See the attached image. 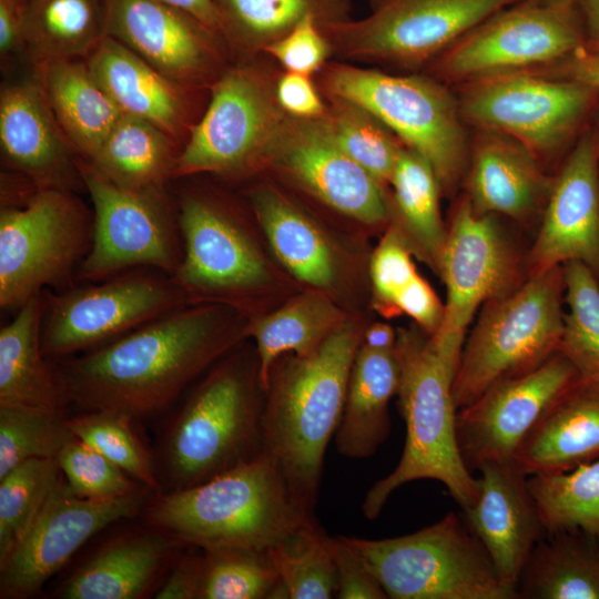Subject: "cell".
I'll return each mask as SVG.
<instances>
[{
	"label": "cell",
	"instance_id": "1",
	"mask_svg": "<svg viewBox=\"0 0 599 599\" xmlns=\"http://www.w3.org/2000/svg\"><path fill=\"white\" fill-rule=\"evenodd\" d=\"M213 306H180L57 369L68 403L114 410L135 422L164 412L236 339Z\"/></svg>",
	"mask_w": 599,
	"mask_h": 599
},
{
	"label": "cell",
	"instance_id": "2",
	"mask_svg": "<svg viewBox=\"0 0 599 599\" xmlns=\"http://www.w3.org/2000/svg\"><path fill=\"white\" fill-rule=\"evenodd\" d=\"M358 335L341 325L311 354L270 373L263 415V454L297 505L314 515L324 457L346 399Z\"/></svg>",
	"mask_w": 599,
	"mask_h": 599
},
{
	"label": "cell",
	"instance_id": "3",
	"mask_svg": "<svg viewBox=\"0 0 599 599\" xmlns=\"http://www.w3.org/2000/svg\"><path fill=\"white\" fill-rule=\"evenodd\" d=\"M258 361L216 366L163 427L153 453L161 493L190 488L263 454Z\"/></svg>",
	"mask_w": 599,
	"mask_h": 599
},
{
	"label": "cell",
	"instance_id": "4",
	"mask_svg": "<svg viewBox=\"0 0 599 599\" xmlns=\"http://www.w3.org/2000/svg\"><path fill=\"white\" fill-rule=\"evenodd\" d=\"M395 354L400 368L397 396L406 425L405 445L394 470L367 491L362 511L368 519L377 518L396 489L419 479L441 483L466 509L478 498L479 478L471 475L458 448V408L453 395L457 367L438 352L429 335L417 331H399Z\"/></svg>",
	"mask_w": 599,
	"mask_h": 599
},
{
	"label": "cell",
	"instance_id": "5",
	"mask_svg": "<svg viewBox=\"0 0 599 599\" xmlns=\"http://www.w3.org/2000/svg\"><path fill=\"white\" fill-rule=\"evenodd\" d=\"M144 510L154 529L201 550H268L314 518L293 499L264 454L196 486L156 494Z\"/></svg>",
	"mask_w": 599,
	"mask_h": 599
},
{
	"label": "cell",
	"instance_id": "6",
	"mask_svg": "<svg viewBox=\"0 0 599 599\" xmlns=\"http://www.w3.org/2000/svg\"><path fill=\"white\" fill-rule=\"evenodd\" d=\"M323 94L353 101L380 120L434 170L441 191L464 180L470 149L467 125L448 84L430 74H390L347 63H326Z\"/></svg>",
	"mask_w": 599,
	"mask_h": 599
},
{
	"label": "cell",
	"instance_id": "7",
	"mask_svg": "<svg viewBox=\"0 0 599 599\" xmlns=\"http://www.w3.org/2000/svg\"><path fill=\"white\" fill-rule=\"evenodd\" d=\"M564 267L527 276L487 302L466 336L453 383L458 409L495 383L527 373L559 349L564 328Z\"/></svg>",
	"mask_w": 599,
	"mask_h": 599
},
{
	"label": "cell",
	"instance_id": "8",
	"mask_svg": "<svg viewBox=\"0 0 599 599\" xmlns=\"http://www.w3.org/2000/svg\"><path fill=\"white\" fill-rule=\"evenodd\" d=\"M392 599H519L500 579L463 516L447 514L413 534L347 537Z\"/></svg>",
	"mask_w": 599,
	"mask_h": 599
},
{
	"label": "cell",
	"instance_id": "9",
	"mask_svg": "<svg viewBox=\"0 0 599 599\" xmlns=\"http://www.w3.org/2000/svg\"><path fill=\"white\" fill-rule=\"evenodd\" d=\"M467 126L506 134L539 160L569 151L599 112V91L531 70L456 85Z\"/></svg>",
	"mask_w": 599,
	"mask_h": 599
},
{
	"label": "cell",
	"instance_id": "10",
	"mask_svg": "<svg viewBox=\"0 0 599 599\" xmlns=\"http://www.w3.org/2000/svg\"><path fill=\"white\" fill-rule=\"evenodd\" d=\"M92 242V220L72 194L37 189L0 211V306L18 311L48 287L72 286Z\"/></svg>",
	"mask_w": 599,
	"mask_h": 599
},
{
	"label": "cell",
	"instance_id": "11",
	"mask_svg": "<svg viewBox=\"0 0 599 599\" xmlns=\"http://www.w3.org/2000/svg\"><path fill=\"white\" fill-rule=\"evenodd\" d=\"M83 186L93 204L92 242L75 281L99 282L136 270L154 268L170 276L182 258V241L165 187H122L78 156Z\"/></svg>",
	"mask_w": 599,
	"mask_h": 599
},
{
	"label": "cell",
	"instance_id": "12",
	"mask_svg": "<svg viewBox=\"0 0 599 599\" xmlns=\"http://www.w3.org/2000/svg\"><path fill=\"white\" fill-rule=\"evenodd\" d=\"M276 80L252 60L226 68L212 84L203 116L190 129L173 177L235 174L263 164L287 115L276 98Z\"/></svg>",
	"mask_w": 599,
	"mask_h": 599
},
{
	"label": "cell",
	"instance_id": "13",
	"mask_svg": "<svg viewBox=\"0 0 599 599\" xmlns=\"http://www.w3.org/2000/svg\"><path fill=\"white\" fill-rule=\"evenodd\" d=\"M42 295L41 347L48 359L93 349L189 304L173 278L154 268Z\"/></svg>",
	"mask_w": 599,
	"mask_h": 599
},
{
	"label": "cell",
	"instance_id": "14",
	"mask_svg": "<svg viewBox=\"0 0 599 599\" xmlns=\"http://www.w3.org/2000/svg\"><path fill=\"white\" fill-rule=\"evenodd\" d=\"M518 1L369 0L368 16L319 27L336 55L416 70L480 21Z\"/></svg>",
	"mask_w": 599,
	"mask_h": 599
},
{
	"label": "cell",
	"instance_id": "15",
	"mask_svg": "<svg viewBox=\"0 0 599 599\" xmlns=\"http://www.w3.org/2000/svg\"><path fill=\"white\" fill-rule=\"evenodd\" d=\"M576 6L520 0L487 17L426 68L448 85L556 62L583 47Z\"/></svg>",
	"mask_w": 599,
	"mask_h": 599
},
{
	"label": "cell",
	"instance_id": "16",
	"mask_svg": "<svg viewBox=\"0 0 599 599\" xmlns=\"http://www.w3.org/2000/svg\"><path fill=\"white\" fill-rule=\"evenodd\" d=\"M525 264L494 214L477 213L466 195L457 202L439 265L446 285L441 323L430 336L438 352L458 367L468 326L479 307L525 281Z\"/></svg>",
	"mask_w": 599,
	"mask_h": 599
},
{
	"label": "cell",
	"instance_id": "17",
	"mask_svg": "<svg viewBox=\"0 0 599 599\" xmlns=\"http://www.w3.org/2000/svg\"><path fill=\"white\" fill-rule=\"evenodd\" d=\"M151 493L142 486L122 497L87 499L75 496L62 476L27 535L0 560V597L37 593L95 534L144 509Z\"/></svg>",
	"mask_w": 599,
	"mask_h": 599
},
{
	"label": "cell",
	"instance_id": "18",
	"mask_svg": "<svg viewBox=\"0 0 599 599\" xmlns=\"http://www.w3.org/2000/svg\"><path fill=\"white\" fill-rule=\"evenodd\" d=\"M580 382L560 352L538 367L502 380L457 412V440L469 470L485 461H510L530 429Z\"/></svg>",
	"mask_w": 599,
	"mask_h": 599
},
{
	"label": "cell",
	"instance_id": "19",
	"mask_svg": "<svg viewBox=\"0 0 599 599\" xmlns=\"http://www.w3.org/2000/svg\"><path fill=\"white\" fill-rule=\"evenodd\" d=\"M568 262L599 282V136L596 123L577 139L557 173L526 257V276Z\"/></svg>",
	"mask_w": 599,
	"mask_h": 599
},
{
	"label": "cell",
	"instance_id": "20",
	"mask_svg": "<svg viewBox=\"0 0 599 599\" xmlns=\"http://www.w3.org/2000/svg\"><path fill=\"white\" fill-rule=\"evenodd\" d=\"M106 35L189 88L225 70L223 38L195 17L158 0H105Z\"/></svg>",
	"mask_w": 599,
	"mask_h": 599
},
{
	"label": "cell",
	"instance_id": "21",
	"mask_svg": "<svg viewBox=\"0 0 599 599\" xmlns=\"http://www.w3.org/2000/svg\"><path fill=\"white\" fill-rule=\"evenodd\" d=\"M323 116L287 114L263 164L292 177L342 214L367 224L384 222L390 205L383 184L337 145Z\"/></svg>",
	"mask_w": 599,
	"mask_h": 599
},
{
	"label": "cell",
	"instance_id": "22",
	"mask_svg": "<svg viewBox=\"0 0 599 599\" xmlns=\"http://www.w3.org/2000/svg\"><path fill=\"white\" fill-rule=\"evenodd\" d=\"M182 258L171 276L190 302L200 295H233L267 280L265 263L243 227L219 204L185 190L177 201Z\"/></svg>",
	"mask_w": 599,
	"mask_h": 599
},
{
	"label": "cell",
	"instance_id": "23",
	"mask_svg": "<svg viewBox=\"0 0 599 599\" xmlns=\"http://www.w3.org/2000/svg\"><path fill=\"white\" fill-rule=\"evenodd\" d=\"M478 470L479 495L473 506L463 509V517L501 581L518 593L525 566L545 535L528 476L510 461H485Z\"/></svg>",
	"mask_w": 599,
	"mask_h": 599
},
{
	"label": "cell",
	"instance_id": "24",
	"mask_svg": "<svg viewBox=\"0 0 599 599\" xmlns=\"http://www.w3.org/2000/svg\"><path fill=\"white\" fill-rule=\"evenodd\" d=\"M0 148L4 161L38 189L72 191L83 182L70 142L37 78L0 92Z\"/></svg>",
	"mask_w": 599,
	"mask_h": 599
},
{
	"label": "cell",
	"instance_id": "25",
	"mask_svg": "<svg viewBox=\"0 0 599 599\" xmlns=\"http://www.w3.org/2000/svg\"><path fill=\"white\" fill-rule=\"evenodd\" d=\"M552 179L520 142L496 131L475 130L464 180L465 195L477 213L528 222L542 212Z\"/></svg>",
	"mask_w": 599,
	"mask_h": 599
},
{
	"label": "cell",
	"instance_id": "26",
	"mask_svg": "<svg viewBox=\"0 0 599 599\" xmlns=\"http://www.w3.org/2000/svg\"><path fill=\"white\" fill-rule=\"evenodd\" d=\"M85 62L122 114L149 121L174 140L190 132V89L162 74L124 44L106 35Z\"/></svg>",
	"mask_w": 599,
	"mask_h": 599
},
{
	"label": "cell",
	"instance_id": "27",
	"mask_svg": "<svg viewBox=\"0 0 599 599\" xmlns=\"http://www.w3.org/2000/svg\"><path fill=\"white\" fill-rule=\"evenodd\" d=\"M599 458V387L581 379L540 417L512 463L526 476L564 473Z\"/></svg>",
	"mask_w": 599,
	"mask_h": 599
},
{
	"label": "cell",
	"instance_id": "28",
	"mask_svg": "<svg viewBox=\"0 0 599 599\" xmlns=\"http://www.w3.org/2000/svg\"><path fill=\"white\" fill-rule=\"evenodd\" d=\"M154 529L119 536L101 546L57 592L63 599H138L163 572L176 548Z\"/></svg>",
	"mask_w": 599,
	"mask_h": 599
},
{
	"label": "cell",
	"instance_id": "29",
	"mask_svg": "<svg viewBox=\"0 0 599 599\" xmlns=\"http://www.w3.org/2000/svg\"><path fill=\"white\" fill-rule=\"evenodd\" d=\"M400 368L395 349H357L343 414L335 433L337 451L348 458L374 455L390 433L388 403L397 395Z\"/></svg>",
	"mask_w": 599,
	"mask_h": 599
},
{
	"label": "cell",
	"instance_id": "30",
	"mask_svg": "<svg viewBox=\"0 0 599 599\" xmlns=\"http://www.w3.org/2000/svg\"><path fill=\"white\" fill-rule=\"evenodd\" d=\"M34 71L77 156L90 160L122 112L95 81L85 60L52 62Z\"/></svg>",
	"mask_w": 599,
	"mask_h": 599
},
{
	"label": "cell",
	"instance_id": "31",
	"mask_svg": "<svg viewBox=\"0 0 599 599\" xmlns=\"http://www.w3.org/2000/svg\"><path fill=\"white\" fill-rule=\"evenodd\" d=\"M43 295L23 304L0 329V404L63 412L68 400L41 347Z\"/></svg>",
	"mask_w": 599,
	"mask_h": 599
},
{
	"label": "cell",
	"instance_id": "32",
	"mask_svg": "<svg viewBox=\"0 0 599 599\" xmlns=\"http://www.w3.org/2000/svg\"><path fill=\"white\" fill-rule=\"evenodd\" d=\"M106 37L105 0H26L23 43L33 69L87 60Z\"/></svg>",
	"mask_w": 599,
	"mask_h": 599
},
{
	"label": "cell",
	"instance_id": "33",
	"mask_svg": "<svg viewBox=\"0 0 599 599\" xmlns=\"http://www.w3.org/2000/svg\"><path fill=\"white\" fill-rule=\"evenodd\" d=\"M517 590L519 599H599V541L580 531L545 534Z\"/></svg>",
	"mask_w": 599,
	"mask_h": 599
},
{
	"label": "cell",
	"instance_id": "34",
	"mask_svg": "<svg viewBox=\"0 0 599 599\" xmlns=\"http://www.w3.org/2000/svg\"><path fill=\"white\" fill-rule=\"evenodd\" d=\"M227 48L263 53L308 17L319 26L349 19V0H214Z\"/></svg>",
	"mask_w": 599,
	"mask_h": 599
},
{
	"label": "cell",
	"instance_id": "35",
	"mask_svg": "<svg viewBox=\"0 0 599 599\" xmlns=\"http://www.w3.org/2000/svg\"><path fill=\"white\" fill-rule=\"evenodd\" d=\"M174 139L153 123L122 114L90 160L113 183L131 190L165 187L179 154Z\"/></svg>",
	"mask_w": 599,
	"mask_h": 599
},
{
	"label": "cell",
	"instance_id": "36",
	"mask_svg": "<svg viewBox=\"0 0 599 599\" xmlns=\"http://www.w3.org/2000/svg\"><path fill=\"white\" fill-rule=\"evenodd\" d=\"M258 222L280 261L298 280L328 286L335 276L331 250L316 226L270 186L252 193Z\"/></svg>",
	"mask_w": 599,
	"mask_h": 599
},
{
	"label": "cell",
	"instance_id": "37",
	"mask_svg": "<svg viewBox=\"0 0 599 599\" xmlns=\"http://www.w3.org/2000/svg\"><path fill=\"white\" fill-rule=\"evenodd\" d=\"M389 184L396 227L409 244L439 272L447 229L439 211L438 179L429 163L418 153L403 146Z\"/></svg>",
	"mask_w": 599,
	"mask_h": 599
},
{
	"label": "cell",
	"instance_id": "38",
	"mask_svg": "<svg viewBox=\"0 0 599 599\" xmlns=\"http://www.w3.org/2000/svg\"><path fill=\"white\" fill-rule=\"evenodd\" d=\"M337 309L318 295L302 296L277 312L264 316L245 328L256 342L260 380L266 390L271 369L287 352L297 356L313 353L336 328Z\"/></svg>",
	"mask_w": 599,
	"mask_h": 599
},
{
	"label": "cell",
	"instance_id": "39",
	"mask_svg": "<svg viewBox=\"0 0 599 599\" xmlns=\"http://www.w3.org/2000/svg\"><path fill=\"white\" fill-rule=\"evenodd\" d=\"M545 534L580 531L599 541V458L575 469L528 476Z\"/></svg>",
	"mask_w": 599,
	"mask_h": 599
},
{
	"label": "cell",
	"instance_id": "40",
	"mask_svg": "<svg viewBox=\"0 0 599 599\" xmlns=\"http://www.w3.org/2000/svg\"><path fill=\"white\" fill-rule=\"evenodd\" d=\"M324 98L323 118L337 145L382 184L389 183L403 142L362 105L336 95Z\"/></svg>",
	"mask_w": 599,
	"mask_h": 599
},
{
	"label": "cell",
	"instance_id": "41",
	"mask_svg": "<svg viewBox=\"0 0 599 599\" xmlns=\"http://www.w3.org/2000/svg\"><path fill=\"white\" fill-rule=\"evenodd\" d=\"M203 552L199 599L290 598L268 550L224 547Z\"/></svg>",
	"mask_w": 599,
	"mask_h": 599
},
{
	"label": "cell",
	"instance_id": "42",
	"mask_svg": "<svg viewBox=\"0 0 599 599\" xmlns=\"http://www.w3.org/2000/svg\"><path fill=\"white\" fill-rule=\"evenodd\" d=\"M328 539L314 517L268 549L291 599L335 598L336 572Z\"/></svg>",
	"mask_w": 599,
	"mask_h": 599
},
{
	"label": "cell",
	"instance_id": "43",
	"mask_svg": "<svg viewBox=\"0 0 599 599\" xmlns=\"http://www.w3.org/2000/svg\"><path fill=\"white\" fill-rule=\"evenodd\" d=\"M568 313L559 349L583 383L599 387V282L579 262L562 265Z\"/></svg>",
	"mask_w": 599,
	"mask_h": 599
},
{
	"label": "cell",
	"instance_id": "44",
	"mask_svg": "<svg viewBox=\"0 0 599 599\" xmlns=\"http://www.w3.org/2000/svg\"><path fill=\"white\" fill-rule=\"evenodd\" d=\"M62 471L53 458H32L0 477V560L27 535Z\"/></svg>",
	"mask_w": 599,
	"mask_h": 599
},
{
	"label": "cell",
	"instance_id": "45",
	"mask_svg": "<svg viewBox=\"0 0 599 599\" xmlns=\"http://www.w3.org/2000/svg\"><path fill=\"white\" fill-rule=\"evenodd\" d=\"M71 433L118 465L133 479L155 494L162 491L154 463L138 436L129 415L114 410L82 412L67 417Z\"/></svg>",
	"mask_w": 599,
	"mask_h": 599
},
{
	"label": "cell",
	"instance_id": "46",
	"mask_svg": "<svg viewBox=\"0 0 599 599\" xmlns=\"http://www.w3.org/2000/svg\"><path fill=\"white\" fill-rule=\"evenodd\" d=\"M73 436L61 410L0 404V477L32 458L55 459Z\"/></svg>",
	"mask_w": 599,
	"mask_h": 599
},
{
	"label": "cell",
	"instance_id": "47",
	"mask_svg": "<svg viewBox=\"0 0 599 599\" xmlns=\"http://www.w3.org/2000/svg\"><path fill=\"white\" fill-rule=\"evenodd\" d=\"M55 460L69 489L81 498H116L143 486L75 436L63 446Z\"/></svg>",
	"mask_w": 599,
	"mask_h": 599
},
{
	"label": "cell",
	"instance_id": "48",
	"mask_svg": "<svg viewBox=\"0 0 599 599\" xmlns=\"http://www.w3.org/2000/svg\"><path fill=\"white\" fill-rule=\"evenodd\" d=\"M417 274L409 244L402 232L392 226L370 262V276L379 308L395 314V298Z\"/></svg>",
	"mask_w": 599,
	"mask_h": 599
},
{
	"label": "cell",
	"instance_id": "49",
	"mask_svg": "<svg viewBox=\"0 0 599 599\" xmlns=\"http://www.w3.org/2000/svg\"><path fill=\"white\" fill-rule=\"evenodd\" d=\"M263 53L276 60L286 72L311 77L319 72L333 54L314 17L304 19L287 34L266 47Z\"/></svg>",
	"mask_w": 599,
	"mask_h": 599
},
{
	"label": "cell",
	"instance_id": "50",
	"mask_svg": "<svg viewBox=\"0 0 599 599\" xmlns=\"http://www.w3.org/2000/svg\"><path fill=\"white\" fill-rule=\"evenodd\" d=\"M328 544L336 572L335 598H388L363 556L347 540V537H329Z\"/></svg>",
	"mask_w": 599,
	"mask_h": 599
},
{
	"label": "cell",
	"instance_id": "51",
	"mask_svg": "<svg viewBox=\"0 0 599 599\" xmlns=\"http://www.w3.org/2000/svg\"><path fill=\"white\" fill-rule=\"evenodd\" d=\"M275 92L281 108L288 115L316 119L326 112V102L311 75L285 71L277 77Z\"/></svg>",
	"mask_w": 599,
	"mask_h": 599
},
{
	"label": "cell",
	"instance_id": "52",
	"mask_svg": "<svg viewBox=\"0 0 599 599\" xmlns=\"http://www.w3.org/2000/svg\"><path fill=\"white\" fill-rule=\"evenodd\" d=\"M394 311L395 314L405 313L414 318L432 336L441 323L444 304L432 286L417 274L395 298Z\"/></svg>",
	"mask_w": 599,
	"mask_h": 599
},
{
	"label": "cell",
	"instance_id": "53",
	"mask_svg": "<svg viewBox=\"0 0 599 599\" xmlns=\"http://www.w3.org/2000/svg\"><path fill=\"white\" fill-rule=\"evenodd\" d=\"M204 569V552H190L177 559L155 592L156 599H199Z\"/></svg>",
	"mask_w": 599,
	"mask_h": 599
},
{
	"label": "cell",
	"instance_id": "54",
	"mask_svg": "<svg viewBox=\"0 0 599 599\" xmlns=\"http://www.w3.org/2000/svg\"><path fill=\"white\" fill-rule=\"evenodd\" d=\"M528 70L578 82L599 91V53L590 52L583 47L556 62Z\"/></svg>",
	"mask_w": 599,
	"mask_h": 599
},
{
	"label": "cell",
	"instance_id": "55",
	"mask_svg": "<svg viewBox=\"0 0 599 599\" xmlns=\"http://www.w3.org/2000/svg\"><path fill=\"white\" fill-rule=\"evenodd\" d=\"M24 0H0V57L2 63L24 52Z\"/></svg>",
	"mask_w": 599,
	"mask_h": 599
},
{
	"label": "cell",
	"instance_id": "56",
	"mask_svg": "<svg viewBox=\"0 0 599 599\" xmlns=\"http://www.w3.org/2000/svg\"><path fill=\"white\" fill-rule=\"evenodd\" d=\"M177 8L207 26L214 32L221 33V23L214 0H158ZM223 38V37H222ZM224 40V39H223Z\"/></svg>",
	"mask_w": 599,
	"mask_h": 599
},
{
	"label": "cell",
	"instance_id": "57",
	"mask_svg": "<svg viewBox=\"0 0 599 599\" xmlns=\"http://www.w3.org/2000/svg\"><path fill=\"white\" fill-rule=\"evenodd\" d=\"M576 8L583 27V48L599 53V0H578Z\"/></svg>",
	"mask_w": 599,
	"mask_h": 599
},
{
	"label": "cell",
	"instance_id": "58",
	"mask_svg": "<svg viewBox=\"0 0 599 599\" xmlns=\"http://www.w3.org/2000/svg\"><path fill=\"white\" fill-rule=\"evenodd\" d=\"M364 346L375 351L395 349L397 336L387 324L377 323L370 326L365 333Z\"/></svg>",
	"mask_w": 599,
	"mask_h": 599
},
{
	"label": "cell",
	"instance_id": "59",
	"mask_svg": "<svg viewBox=\"0 0 599 599\" xmlns=\"http://www.w3.org/2000/svg\"><path fill=\"white\" fill-rule=\"evenodd\" d=\"M547 3L557 4V6H576L578 0H541Z\"/></svg>",
	"mask_w": 599,
	"mask_h": 599
},
{
	"label": "cell",
	"instance_id": "60",
	"mask_svg": "<svg viewBox=\"0 0 599 599\" xmlns=\"http://www.w3.org/2000/svg\"><path fill=\"white\" fill-rule=\"evenodd\" d=\"M595 123H596V126H597V130H598V136H599V112H598V114L596 116Z\"/></svg>",
	"mask_w": 599,
	"mask_h": 599
},
{
	"label": "cell",
	"instance_id": "61",
	"mask_svg": "<svg viewBox=\"0 0 599 599\" xmlns=\"http://www.w3.org/2000/svg\"><path fill=\"white\" fill-rule=\"evenodd\" d=\"M26 1V0H24Z\"/></svg>",
	"mask_w": 599,
	"mask_h": 599
}]
</instances>
